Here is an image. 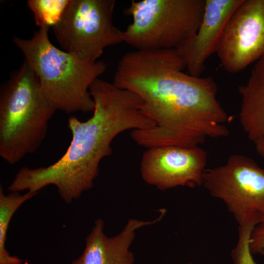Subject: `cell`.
Listing matches in <instances>:
<instances>
[{
	"instance_id": "cell-1",
	"label": "cell",
	"mask_w": 264,
	"mask_h": 264,
	"mask_svg": "<svg viewBox=\"0 0 264 264\" xmlns=\"http://www.w3.org/2000/svg\"><path fill=\"white\" fill-rule=\"evenodd\" d=\"M185 68L176 49L136 50L119 60L113 84L139 96L154 122L132 131L139 145L194 147L228 135L230 117L217 98L215 80L186 74Z\"/></svg>"
},
{
	"instance_id": "cell-2",
	"label": "cell",
	"mask_w": 264,
	"mask_h": 264,
	"mask_svg": "<svg viewBox=\"0 0 264 264\" xmlns=\"http://www.w3.org/2000/svg\"><path fill=\"white\" fill-rule=\"evenodd\" d=\"M89 91L95 104L93 115L85 121L68 118L72 139L65 154L47 166L22 168L8 186L9 192L38 193L53 185L70 203L93 187L99 164L111 154L115 137L127 130L154 126L143 101L132 92L99 78L91 84Z\"/></svg>"
},
{
	"instance_id": "cell-3",
	"label": "cell",
	"mask_w": 264,
	"mask_h": 264,
	"mask_svg": "<svg viewBox=\"0 0 264 264\" xmlns=\"http://www.w3.org/2000/svg\"><path fill=\"white\" fill-rule=\"evenodd\" d=\"M48 29L40 27L31 39L14 37L13 42L57 110L66 113L93 111L95 104L89 87L104 73L107 65L102 61L84 60L57 48L49 39Z\"/></svg>"
},
{
	"instance_id": "cell-4",
	"label": "cell",
	"mask_w": 264,
	"mask_h": 264,
	"mask_svg": "<svg viewBox=\"0 0 264 264\" xmlns=\"http://www.w3.org/2000/svg\"><path fill=\"white\" fill-rule=\"evenodd\" d=\"M57 110L24 61L0 91V156L9 164L34 153L46 135Z\"/></svg>"
},
{
	"instance_id": "cell-5",
	"label": "cell",
	"mask_w": 264,
	"mask_h": 264,
	"mask_svg": "<svg viewBox=\"0 0 264 264\" xmlns=\"http://www.w3.org/2000/svg\"><path fill=\"white\" fill-rule=\"evenodd\" d=\"M205 0H132L124 13L132 22L123 42L136 50L176 49L197 31Z\"/></svg>"
},
{
	"instance_id": "cell-6",
	"label": "cell",
	"mask_w": 264,
	"mask_h": 264,
	"mask_svg": "<svg viewBox=\"0 0 264 264\" xmlns=\"http://www.w3.org/2000/svg\"><path fill=\"white\" fill-rule=\"evenodd\" d=\"M114 0H69L53 26L60 46L84 60L97 61L107 46L123 42L113 23Z\"/></svg>"
},
{
	"instance_id": "cell-7",
	"label": "cell",
	"mask_w": 264,
	"mask_h": 264,
	"mask_svg": "<svg viewBox=\"0 0 264 264\" xmlns=\"http://www.w3.org/2000/svg\"><path fill=\"white\" fill-rule=\"evenodd\" d=\"M202 186L223 201L239 226H255L264 219V169L251 158L233 154L224 164L206 169Z\"/></svg>"
},
{
	"instance_id": "cell-8",
	"label": "cell",
	"mask_w": 264,
	"mask_h": 264,
	"mask_svg": "<svg viewBox=\"0 0 264 264\" xmlns=\"http://www.w3.org/2000/svg\"><path fill=\"white\" fill-rule=\"evenodd\" d=\"M216 53L231 73L264 56V0H243L228 21Z\"/></svg>"
},
{
	"instance_id": "cell-9",
	"label": "cell",
	"mask_w": 264,
	"mask_h": 264,
	"mask_svg": "<svg viewBox=\"0 0 264 264\" xmlns=\"http://www.w3.org/2000/svg\"><path fill=\"white\" fill-rule=\"evenodd\" d=\"M207 156L206 151L199 146L148 148L140 162L141 176L146 183L162 191L179 186H200Z\"/></svg>"
},
{
	"instance_id": "cell-10",
	"label": "cell",
	"mask_w": 264,
	"mask_h": 264,
	"mask_svg": "<svg viewBox=\"0 0 264 264\" xmlns=\"http://www.w3.org/2000/svg\"><path fill=\"white\" fill-rule=\"evenodd\" d=\"M243 0H205L203 17L196 33L176 51L190 75L199 77L207 60L216 53L229 18Z\"/></svg>"
},
{
	"instance_id": "cell-11",
	"label": "cell",
	"mask_w": 264,
	"mask_h": 264,
	"mask_svg": "<svg viewBox=\"0 0 264 264\" xmlns=\"http://www.w3.org/2000/svg\"><path fill=\"white\" fill-rule=\"evenodd\" d=\"M164 214L153 221L130 219L117 235L108 237L104 233V222L100 219L94 222L86 239V246L81 255L71 264H133L134 258L130 250L136 231L161 220Z\"/></svg>"
},
{
	"instance_id": "cell-12",
	"label": "cell",
	"mask_w": 264,
	"mask_h": 264,
	"mask_svg": "<svg viewBox=\"0 0 264 264\" xmlns=\"http://www.w3.org/2000/svg\"><path fill=\"white\" fill-rule=\"evenodd\" d=\"M239 91L242 130L253 143L264 139V56L255 62L247 81L239 87Z\"/></svg>"
},
{
	"instance_id": "cell-13",
	"label": "cell",
	"mask_w": 264,
	"mask_h": 264,
	"mask_svg": "<svg viewBox=\"0 0 264 264\" xmlns=\"http://www.w3.org/2000/svg\"><path fill=\"white\" fill-rule=\"evenodd\" d=\"M37 194L27 191L23 195L11 192L5 195L0 187V264H22V260L10 255L5 248L6 235L12 216L25 201Z\"/></svg>"
},
{
	"instance_id": "cell-14",
	"label": "cell",
	"mask_w": 264,
	"mask_h": 264,
	"mask_svg": "<svg viewBox=\"0 0 264 264\" xmlns=\"http://www.w3.org/2000/svg\"><path fill=\"white\" fill-rule=\"evenodd\" d=\"M69 0H29L28 7L40 27L53 26L60 20Z\"/></svg>"
},
{
	"instance_id": "cell-15",
	"label": "cell",
	"mask_w": 264,
	"mask_h": 264,
	"mask_svg": "<svg viewBox=\"0 0 264 264\" xmlns=\"http://www.w3.org/2000/svg\"><path fill=\"white\" fill-rule=\"evenodd\" d=\"M253 225L239 227L237 243L231 251L234 264H257L250 248V238Z\"/></svg>"
},
{
	"instance_id": "cell-16",
	"label": "cell",
	"mask_w": 264,
	"mask_h": 264,
	"mask_svg": "<svg viewBox=\"0 0 264 264\" xmlns=\"http://www.w3.org/2000/svg\"><path fill=\"white\" fill-rule=\"evenodd\" d=\"M250 248L252 254L264 255V220L253 228L250 238Z\"/></svg>"
},
{
	"instance_id": "cell-17",
	"label": "cell",
	"mask_w": 264,
	"mask_h": 264,
	"mask_svg": "<svg viewBox=\"0 0 264 264\" xmlns=\"http://www.w3.org/2000/svg\"><path fill=\"white\" fill-rule=\"evenodd\" d=\"M258 155L264 160V139L254 142Z\"/></svg>"
},
{
	"instance_id": "cell-18",
	"label": "cell",
	"mask_w": 264,
	"mask_h": 264,
	"mask_svg": "<svg viewBox=\"0 0 264 264\" xmlns=\"http://www.w3.org/2000/svg\"><path fill=\"white\" fill-rule=\"evenodd\" d=\"M264 220V219L262 220Z\"/></svg>"
}]
</instances>
